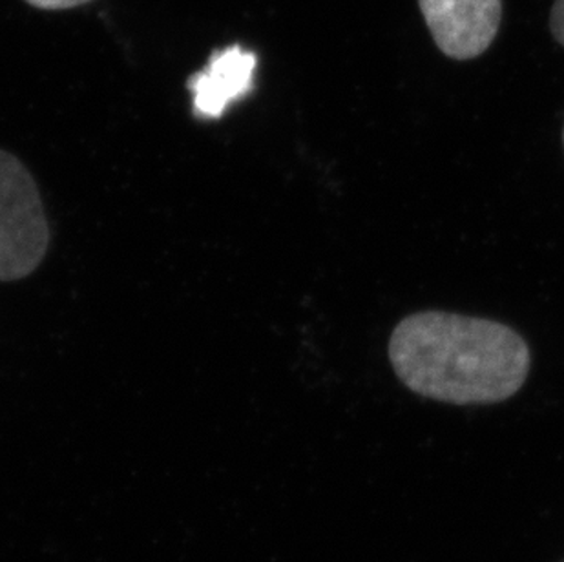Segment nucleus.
Wrapping results in <instances>:
<instances>
[{
  "instance_id": "f03ea898",
  "label": "nucleus",
  "mask_w": 564,
  "mask_h": 562,
  "mask_svg": "<svg viewBox=\"0 0 564 562\" xmlns=\"http://www.w3.org/2000/svg\"><path fill=\"white\" fill-rule=\"evenodd\" d=\"M48 244L50 228L32 174L15 155L0 150V281L30 277Z\"/></svg>"
},
{
  "instance_id": "7ed1b4c3",
  "label": "nucleus",
  "mask_w": 564,
  "mask_h": 562,
  "mask_svg": "<svg viewBox=\"0 0 564 562\" xmlns=\"http://www.w3.org/2000/svg\"><path fill=\"white\" fill-rule=\"evenodd\" d=\"M419 4L442 54L457 61L485 54L501 24V0H419Z\"/></svg>"
},
{
  "instance_id": "f257e3e1",
  "label": "nucleus",
  "mask_w": 564,
  "mask_h": 562,
  "mask_svg": "<svg viewBox=\"0 0 564 562\" xmlns=\"http://www.w3.org/2000/svg\"><path fill=\"white\" fill-rule=\"evenodd\" d=\"M389 360L413 393L453 406L505 402L527 382L530 349L508 325L460 314H411L389 339Z\"/></svg>"
},
{
  "instance_id": "423d86ee",
  "label": "nucleus",
  "mask_w": 564,
  "mask_h": 562,
  "mask_svg": "<svg viewBox=\"0 0 564 562\" xmlns=\"http://www.w3.org/2000/svg\"><path fill=\"white\" fill-rule=\"evenodd\" d=\"M550 26H552V33L557 39V43L564 46V0H555Z\"/></svg>"
},
{
  "instance_id": "39448f33",
  "label": "nucleus",
  "mask_w": 564,
  "mask_h": 562,
  "mask_svg": "<svg viewBox=\"0 0 564 562\" xmlns=\"http://www.w3.org/2000/svg\"><path fill=\"white\" fill-rule=\"evenodd\" d=\"M28 4L39 10L59 11L77 8V6L88 4L91 0H26Z\"/></svg>"
},
{
  "instance_id": "20e7f679",
  "label": "nucleus",
  "mask_w": 564,
  "mask_h": 562,
  "mask_svg": "<svg viewBox=\"0 0 564 562\" xmlns=\"http://www.w3.org/2000/svg\"><path fill=\"white\" fill-rule=\"evenodd\" d=\"M258 57L235 44L214 52L202 72L191 75L187 88L192 91L194 116L219 119L232 102L240 101L252 90Z\"/></svg>"
},
{
  "instance_id": "0eeeda50",
  "label": "nucleus",
  "mask_w": 564,
  "mask_h": 562,
  "mask_svg": "<svg viewBox=\"0 0 564 562\" xmlns=\"http://www.w3.org/2000/svg\"><path fill=\"white\" fill-rule=\"evenodd\" d=\"M563 138H564V136H563Z\"/></svg>"
}]
</instances>
